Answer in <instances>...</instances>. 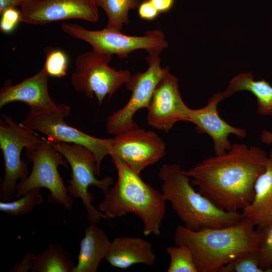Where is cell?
<instances>
[{
  "label": "cell",
  "mask_w": 272,
  "mask_h": 272,
  "mask_svg": "<svg viewBox=\"0 0 272 272\" xmlns=\"http://www.w3.org/2000/svg\"><path fill=\"white\" fill-rule=\"evenodd\" d=\"M267 155L258 147L235 143L226 153L208 157L185 173L218 208L238 212L252 201L255 183L265 169Z\"/></svg>",
  "instance_id": "obj_1"
},
{
  "label": "cell",
  "mask_w": 272,
  "mask_h": 272,
  "mask_svg": "<svg viewBox=\"0 0 272 272\" xmlns=\"http://www.w3.org/2000/svg\"><path fill=\"white\" fill-rule=\"evenodd\" d=\"M110 156L117 171V179L113 186L104 193L97 210L106 219L134 214L141 219L145 236H160L167 201L162 192L146 183L140 174L118 158Z\"/></svg>",
  "instance_id": "obj_2"
},
{
  "label": "cell",
  "mask_w": 272,
  "mask_h": 272,
  "mask_svg": "<svg viewBox=\"0 0 272 272\" xmlns=\"http://www.w3.org/2000/svg\"><path fill=\"white\" fill-rule=\"evenodd\" d=\"M174 240L176 245L185 244L190 248L197 272H218L243 252H257L259 233L244 218L231 226L199 231L179 225Z\"/></svg>",
  "instance_id": "obj_3"
},
{
  "label": "cell",
  "mask_w": 272,
  "mask_h": 272,
  "mask_svg": "<svg viewBox=\"0 0 272 272\" xmlns=\"http://www.w3.org/2000/svg\"><path fill=\"white\" fill-rule=\"evenodd\" d=\"M162 181L161 191L171 203L185 228L199 231L236 224L244 218L242 213L226 212L216 206L198 191L177 164H163L158 173Z\"/></svg>",
  "instance_id": "obj_4"
},
{
  "label": "cell",
  "mask_w": 272,
  "mask_h": 272,
  "mask_svg": "<svg viewBox=\"0 0 272 272\" xmlns=\"http://www.w3.org/2000/svg\"><path fill=\"white\" fill-rule=\"evenodd\" d=\"M41 141L26 149L27 159L32 163L30 174L18 182L16 197L19 198L29 190L45 188L49 191V202L63 206L70 211L73 206L71 196L58 171L59 166L67 168L69 164L63 156L48 142L42 137Z\"/></svg>",
  "instance_id": "obj_5"
},
{
  "label": "cell",
  "mask_w": 272,
  "mask_h": 272,
  "mask_svg": "<svg viewBox=\"0 0 272 272\" xmlns=\"http://www.w3.org/2000/svg\"><path fill=\"white\" fill-rule=\"evenodd\" d=\"M48 142L60 153L67 161L72 171L71 178L68 179L67 190L73 197L81 199L85 207L87 220L90 224H98L105 216L92 204L94 196L89 191L90 186L96 187L104 193L113 184L111 177L98 179L100 172L97 166L96 158L92 152L84 146L63 142Z\"/></svg>",
  "instance_id": "obj_6"
},
{
  "label": "cell",
  "mask_w": 272,
  "mask_h": 272,
  "mask_svg": "<svg viewBox=\"0 0 272 272\" xmlns=\"http://www.w3.org/2000/svg\"><path fill=\"white\" fill-rule=\"evenodd\" d=\"M70 111L71 107L64 104H57L56 107L50 109H29L26 117L20 124L31 130L42 132L50 141L85 147L95 156L100 172L103 159L111 154V138H96L69 125L64 119Z\"/></svg>",
  "instance_id": "obj_7"
},
{
  "label": "cell",
  "mask_w": 272,
  "mask_h": 272,
  "mask_svg": "<svg viewBox=\"0 0 272 272\" xmlns=\"http://www.w3.org/2000/svg\"><path fill=\"white\" fill-rule=\"evenodd\" d=\"M62 30L68 35L89 44L92 49L120 58L138 49H145L148 54H160L168 46L163 32L159 30L147 31L141 36H130L106 26L100 30H90L77 24L64 23Z\"/></svg>",
  "instance_id": "obj_8"
},
{
  "label": "cell",
  "mask_w": 272,
  "mask_h": 272,
  "mask_svg": "<svg viewBox=\"0 0 272 272\" xmlns=\"http://www.w3.org/2000/svg\"><path fill=\"white\" fill-rule=\"evenodd\" d=\"M111 55L94 50L80 54L71 76L72 84L77 92L92 98L95 95L101 105L125 84L131 76L128 70H116L109 65Z\"/></svg>",
  "instance_id": "obj_9"
},
{
  "label": "cell",
  "mask_w": 272,
  "mask_h": 272,
  "mask_svg": "<svg viewBox=\"0 0 272 272\" xmlns=\"http://www.w3.org/2000/svg\"><path fill=\"white\" fill-rule=\"evenodd\" d=\"M0 120V148L4 160L5 175L1 184L0 197L12 200L16 196L18 181L29 175L28 166L21 158L22 150L39 143L42 138L34 131L16 123L9 116Z\"/></svg>",
  "instance_id": "obj_10"
},
{
  "label": "cell",
  "mask_w": 272,
  "mask_h": 272,
  "mask_svg": "<svg viewBox=\"0 0 272 272\" xmlns=\"http://www.w3.org/2000/svg\"><path fill=\"white\" fill-rule=\"evenodd\" d=\"M146 60L148 69L131 75L125 84L126 89L131 92L126 104L106 119V130L110 134L116 136L138 127L133 120L134 114L142 108H148L157 85L170 73L169 66L162 67L159 54H149Z\"/></svg>",
  "instance_id": "obj_11"
},
{
  "label": "cell",
  "mask_w": 272,
  "mask_h": 272,
  "mask_svg": "<svg viewBox=\"0 0 272 272\" xmlns=\"http://www.w3.org/2000/svg\"><path fill=\"white\" fill-rule=\"evenodd\" d=\"M166 145L157 133L139 127L111 138V154L140 174L147 167L162 159Z\"/></svg>",
  "instance_id": "obj_12"
},
{
  "label": "cell",
  "mask_w": 272,
  "mask_h": 272,
  "mask_svg": "<svg viewBox=\"0 0 272 272\" xmlns=\"http://www.w3.org/2000/svg\"><path fill=\"white\" fill-rule=\"evenodd\" d=\"M20 8L21 22L31 25L72 19L96 22L99 18L95 0H26Z\"/></svg>",
  "instance_id": "obj_13"
},
{
  "label": "cell",
  "mask_w": 272,
  "mask_h": 272,
  "mask_svg": "<svg viewBox=\"0 0 272 272\" xmlns=\"http://www.w3.org/2000/svg\"><path fill=\"white\" fill-rule=\"evenodd\" d=\"M147 109L149 124L166 132L176 123L187 121L189 108L182 99L175 76L169 73L160 81Z\"/></svg>",
  "instance_id": "obj_14"
},
{
  "label": "cell",
  "mask_w": 272,
  "mask_h": 272,
  "mask_svg": "<svg viewBox=\"0 0 272 272\" xmlns=\"http://www.w3.org/2000/svg\"><path fill=\"white\" fill-rule=\"evenodd\" d=\"M225 98L223 92L214 94L204 107L192 109L189 108L187 122L195 125L196 131L207 133L212 139L216 155H221L230 150L232 144L228 139L230 134L240 139L247 136L246 130L241 127L232 126L220 116L218 111L219 103Z\"/></svg>",
  "instance_id": "obj_15"
},
{
  "label": "cell",
  "mask_w": 272,
  "mask_h": 272,
  "mask_svg": "<svg viewBox=\"0 0 272 272\" xmlns=\"http://www.w3.org/2000/svg\"><path fill=\"white\" fill-rule=\"evenodd\" d=\"M49 75L44 67L35 75L17 84L7 80L0 90V108L13 102H22L29 109L46 110L57 105L51 98L48 89Z\"/></svg>",
  "instance_id": "obj_16"
},
{
  "label": "cell",
  "mask_w": 272,
  "mask_h": 272,
  "mask_svg": "<svg viewBox=\"0 0 272 272\" xmlns=\"http://www.w3.org/2000/svg\"><path fill=\"white\" fill-rule=\"evenodd\" d=\"M104 259L113 267L125 269L137 263L152 266L156 256L149 241L138 237L120 236L111 241Z\"/></svg>",
  "instance_id": "obj_17"
},
{
  "label": "cell",
  "mask_w": 272,
  "mask_h": 272,
  "mask_svg": "<svg viewBox=\"0 0 272 272\" xmlns=\"http://www.w3.org/2000/svg\"><path fill=\"white\" fill-rule=\"evenodd\" d=\"M254 189L253 199L242 213L255 227H260L272 222V148Z\"/></svg>",
  "instance_id": "obj_18"
},
{
  "label": "cell",
  "mask_w": 272,
  "mask_h": 272,
  "mask_svg": "<svg viewBox=\"0 0 272 272\" xmlns=\"http://www.w3.org/2000/svg\"><path fill=\"white\" fill-rule=\"evenodd\" d=\"M111 243L103 229L96 224H90L81 240L77 263L73 272H96Z\"/></svg>",
  "instance_id": "obj_19"
},
{
  "label": "cell",
  "mask_w": 272,
  "mask_h": 272,
  "mask_svg": "<svg viewBox=\"0 0 272 272\" xmlns=\"http://www.w3.org/2000/svg\"><path fill=\"white\" fill-rule=\"evenodd\" d=\"M247 91L252 93L257 101V111L264 116L272 115V86L266 81L255 80L251 72L242 73L233 78L223 92L226 98L237 92Z\"/></svg>",
  "instance_id": "obj_20"
},
{
  "label": "cell",
  "mask_w": 272,
  "mask_h": 272,
  "mask_svg": "<svg viewBox=\"0 0 272 272\" xmlns=\"http://www.w3.org/2000/svg\"><path fill=\"white\" fill-rule=\"evenodd\" d=\"M75 265L71 254L60 244H50L36 254L32 272H73Z\"/></svg>",
  "instance_id": "obj_21"
},
{
  "label": "cell",
  "mask_w": 272,
  "mask_h": 272,
  "mask_svg": "<svg viewBox=\"0 0 272 272\" xmlns=\"http://www.w3.org/2000/svg\"><path fill=\"white\" fill-rule=\"evenodd\" d=\"M95 2L107 16L106 26L120 31L129 21V10L138 9L141 0H95Z\"/></svg>",
  "instance_id": "obj_22"
},
{
  "label": "cell",
  "mask_w": 272,
  "mask_h": 272,
  "mask_svg": "<svg viewBox=\"0 0 272 272\" xmlns=\"http://www.w3.org/2000/svg\"><path fill=\"white\" fill-rule=\"evenodd\" d=\"M40 188L32 189L15 200L1 201L0 211L11 216H20L31 213L44 201Z\"/></svg>",
  "instance_id": "obj_23"
},
{
  "label": "cell",
  "mask_w": 272,
  "mask_h": 272,
  "mask_svg": "<svg viewBox=\"0 0 272 272\" xmlns=\"http://www.w3.org/2000/svg\"><path fill=\"white\" fill-rule=\"evenodd\" d=\"M166 251L170 259L167 272H197L192 251L188 246H169Z\"/></svg>",
  "instance_id": "obj_24"
},
{
  "label": "cell",
  "mask_w": 272,
  "mask_h": 272,
  "mask_svg": "<svg viewBox=\"0 0 272 272\" xmlns=\"http://www.w3.org/2000/svg\"><path fill=\"white\" fill-rule=\"evenodd\" d=\"M256 228L259 233L256 252L259 267L263 272H272V222Z\"/></svg>",
  "instance_id": "obj_25"
},
{
  "label": "cell",
  "mask_w": 272,
  "mask_h": 272,
  "mask_svg": "<svg viewBox=\"0 0 272 272\" xmlns=\"http://www.w3.org/2000/svg\"><path fill=\"white\" fill-rule=\"evenodd\" d=\"M45 51V61L43 67L49 76L61 78L67 72L69 59L62 50L48 47Z\"/></svg>",
  "instance_id": "obj_26"
},
{
  "label": "cell",
  "mask_w": 272,
  "mask_h": 272,
  "mask_svg": "<svg viewBox=\"0 0 272 272\" xmlns=\"http://www.w3.org/2000/svg\"><path fill=\"white\" fill-rule=\"evenodd\" d=\"M218 272H263L259 267L255 252H243L230 262L222 266Z\"/></svg>",
  "instance_id": "obj_27"
},
{
  "label": "cell",
  "mask_w": 272,
  "mask_h": 272,
  "mask_svg": "<svg viewBox=\"0 0 272 272\" xmlns=\"http://www.w3.org/2000/svg\"><path fill=\"white\" fill-rule=\"evenodd\" d=\"M0 15V29L4 33H11L21 22V10L16 8L7 9Z\"/></svg>",
  "instance_id": "obj_28"
},
{
  "label": "cell",
  "mask_w": 272,
  "mask_h": 272,
  "mask_svg": "<svg viewBox=\"0 0 272 272\" xmlns=\"http://www.w3.org/2000/svg\"><path fill=\"white\" fill-rule=\"evenodd\" d=\"M36 254L33 252H27L19 262L16 263L10 269L11 272H27L32 270L34 258Z\"/></svg>",
  "instance_id": "obj_29"
},
{
  "label": "cell",
  "mask_w": 272,
  "mask_h": 272,
  "mask_svg": "<svg viewBox=\"0 0 272 272\" xmlns=\"http://www.w3.org/2000/svg\"><path fill=\"white\" fill-rule=\"evenodd\" d=\"M138 14L144 20H153L158 17L160 13L150 0H145L141 3L138 8Z\"/></svg>",
  "instance_id": "obj_30"
},
{
  "label": "cell",
  "mask_w": 272,
  "mask_h": 272,
  "mask_svg": "<svg viewBox=\"0 0 272 272\" xmlns=\"http://www.w3.org/2000/svg\"><path fill=\"white\" fill-rule=\"evenodd\" d=\"M160 13L169 11L173 7L174 0H150Z\"/></svg>",
  "instance_id": "obj_31"
},
{
  "label": "cell",
  "mask_w": 272,
  "mask_h": 272,
  "mask_svg": "<svg viewBox=\"0 0 272 272\" xmlns=\"http://www.w3.org/2000/svg\"><path fill=\"white\" fill-rule=\"evenodd\" d=\"M26 0H0V14L10 8H15L21 5Z\"/></svg>",
  "instance_id": "obj_32"
},
{
  "label": "cell",
  "mask_w": 272,
  "mask_h": 272,
  "mask_svg": "<svg viewBox=\"0 0 272 272\" xmlns=\"http://www.w3.org/2000/svg\"><path fill=\"white\" fill-rule=\"evenodd\" d=\"M260 141L267 145L272 144V132L267 130H263L260 135Z\"/></svg>",
  "instance_id": "obj_33"
}]
</instances>
